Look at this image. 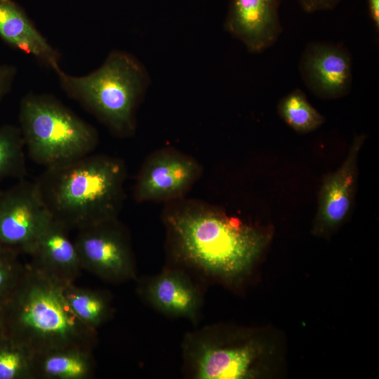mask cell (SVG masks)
I'll use <instances>...</instances> for the list:
<instances>
[{
    "mask_svg": "<svg viewBox=\"0 0 379 379\" xmlns=\"http://www.w3.org/2000/svg\"><path fill=\"white\" fill-rule=\"evenodd\" d=\"M171 201L163 219L173 265L206 281H230L248 272L267 242L263 232L214 208Z\"/></svg>",
    "mask_w": 379,
    "mask_h": 379,
    "instance_id": "6da1fadb",
    "label": "cell"
},
{
    "mask_svg": "<svg viewBox=\"0 0 379 379\" xmlns=\"http://www.w3.org/2000/svg\"><path fill=\"white\" fill-rule=\"evenodd\" d=\"M0 322L4 337L33 354L66 347L93 350L98 340L97 330L72 311L63 285L29 264L0 305Z\"/></svg>",
    "mask_w": 379,
    "mask_h": 379,
    "instance_id": "7a4b0ae2",
    "label": "cell"
},
{
    "mask_svg": "<svg viewBox=\"0 0 379 379\" xmlns=\"http://www.w3.org/2000/svg\"><path fill=\"white\" fill-rule=\"evenodd\" d=\"M125 178L121 159L91 153L46 168L35 182L52 217L79 230L117 218Z\"/></svg>",
    "mask_w": 379,
    "mask_h": 379,
    "instance_id": "3957f363",
    "label": "cell"
},
{
    "mask_svg": "<svg viewBox=\"0 0 379 379\" xmlns=\"http://www.w3.org/2000/svg\"><path fill=\"white\" fill-rule=\"evenodd\" d=\"M65 93L79 102L115 135L126 138L136 129V109L150 84L144 65L132 53L111 51L91 73L74 76L55 72Z\"/></svg>",
    "mask_w": 379,
    "mask_h": 379,
    "instance_id": "277c9868",
    "label": "cell"
},
{
    "mask_svg": "<svg viewBox=\"0 0 379 379\" xmlns=\"http://www.w3.org/2000/svg\"><path fill=\"white\" fill-rule=\"evenodd\" d=\"M19 128L29 157L46 168L91 154L97 130L54 95L29 93L20 100Z\"/></svg>",
    "mask_w": 379,
    "mask_h": 379,
    "instance_id": "5b68a950",
    "label": "cell"
},
{
    "mask_svg": "<svg viewBox=\"0 0 379 379\" xmlns=\"http://www.w3.org/2000/svg\"><path fill=\"white\" fill-rule=\"evenodd\" d=\"M218 326L187 333L182 342L185 375L194 379H243L257 374L259 344Z\"/></svg>",
    "mask_w": 379,
    "mask_h": 379,
    "instance_id": "8992f818",
    "label": "cell"
},
{
    "mask_svg": "<svg viewBox=\"0 0 379 379\" xmlns=\"http://www.w3.org/2000/svg\"><path fill=\"white\" fill-rule=\"evenodd\" d=\"M74 242L83 270L112 284L137 279L131 241L117 218L79 229Z\"/></svg>",
    "mask_w": 379,
    "mask_h": 379,
    "instance_id": "52a82bcc",
    "label": "cell"
},
{
    "mask_svg": "<svg viewBox=\"0 0 379 379\" xmlns=\"http://www.w3.org/2000/svg\"><path fill=\"white\" fill-rule=\"evenodd\" d=\"M51 218L36 182L0 190V244L26 254Z\"/></svg>",
    "mask_w": 379,
    "mask_h": 379,
    "instance_id": "ba28073f",
    "label": "cell"
},
{
    "mask_svg": "<svg viewBox=\"0 0 379 379\" xmlns=\"http://www.w3.org/2000/svg\"><path fill=\"white\" fill-rule=\"evenodd\" d=\"M201 167L192 157L173 148L149 156L138 173L134 197L138 202L180 199L195 182Z\"/></svg>",
    "mask_w": 379,
    "mask_h": 379,
    "instance_id": "9c48e42d",
    "label": "cell"
},
{
    "mask_svg": "<svg viewBox=\"0 0 379 379\" xmlns=\"http://www.w3.org/2000/svg\"><path fill=\"white\" fill-rule=\"evenodd\" d=\"M194 278L186 270L173 265L138 279L136 292L157 312L196 322L201 314L203 295Z\"/></svg>",
    "mask_w": 379,
    "mask_h": 379,
    "instance_id": "30bf717a",
    "label": "cell"
},
{
    "mask_svg": "<svg viewBox=\"0 0 379 379\" xmlns=\"http://www.w3.org/2000/svg\"><path fill=\"white\" fill-rule=\"evenodd\" d=\"M298 69L307 88L321 99L347 95L352 84V58L340 44L311 41L301 55Z\"/></svg>",
    "mask_w": 379,
    "mask_h": 379,
    "instance_id": "8fae6325",
    "label": "cell"
},
{
    "mask_svg": "<svg viewBox=\"0 0 379 379\" xmlns=\"http://www.w3.org/2000/svg\"><path fill=\"white\" fill-rule=\"evenodd\" d=\"M282 0H230L224 29L252 53L273 46L283 28L279 9Z\"/></svg>",
    "mask_w": 379,
    "mask_h": 379,
    "instance_id": "7c38bea8",
    "label": "cell"
},
{
    "mask_svg": "<svg viewBox=\"0 0 379 379\" xmlns=\"http://www.w3.org/2000/svg\"><path fill=\"white\" fill-rule=\"evenodd\" d=\"M69 230L52 217L26 253L32 267L62 285L74 283L83 270Z\"/></svg>",
    "mask_w": 379,
    "mask_h": 379,
    "instance_id": "4fadbf2b",
    "label": "cell"
},
{
    "mask_svg": "<svg viewBox=\"0 0 379 379\" xmlns=\"http://www.w3.org/2000/svg\"><path fill=\"white\" fill-rule=\"evenodd\" d=\"M366 136H356L341 166L324 180L321 188L315 230L326 232L338 225L347 215L353 200L357 158Z\"/></svg>",
    "mask_w": 379,
    "mask_h": 379,
    "instance_id": "5bb4252c",
    "label": "cell"
},
{
    "mask_svg": "<svg viewBox=\"0 0 379 379\" xmlns=\"http://www.w3.org/2000/svg\"><path fill=\"white\" fill-rule=\"evenodd\" d=\"M0 39L55 72L61 55L36 28L24 9L13 0H0Z\"/></svg>",
    "mask_w": 379,
    "mask_h": 379,
    "instance_id": "9a60e30c",
    "label": "cell"
},
{
    "mask_svg": "<svg viewBox=\"0 0 379 379\" xmlns=\"http://www.w3.org/2000/svg\"><path fill=\"white\" fill-rule=\"evenodd\" d=\"M95 366L91 349H53L33 354L32 379H88L93 376Z\"/></svg>",
    "mask_w": 379,
    "mask_h": 379,
    "instance_id": "2e32d148",
    "label": "cell"
},
{
    "mask_svg": "<svg viewBox=\"0 0 379 379\" xmlns=\"http://www.w3.org/2000/svg\"><path fill=\"white\" fill-rule=\"evenodd\" d=\"M63 293L76 316L93 329L98 330L113 315L114 308L109 293L82 288L74 283L63 285Z\"/></svg>",
    "mask_w": 379,
    "mask_h": 379,
    "instance_id": "e0dca14e",
    "label": "cell"
},
{
    "mask_svg": "<svg viewBox=\"0 0 379 379\" xmlns=\"http://www.w3.org/2000/svg\"><path fill=\"white\" fill-rule=\"evenodd\" d=\"M280 117L298 133H307L320 127L324 117L308 101L306 95L295 88L278 103Z\"/></svg>",
    "mask_w": 379,
    "mask_h": 379,
    "instance_id": "ac0fdd59",
    "label": "cell"
},
{
    "mask_svg": "<svg viewBox=\"0 0 379 379\" xmlns=\"http://www.w3.org/2000/svg\"><path fill=\"white\" fill-rule=\"evenodd\" d=\"M25 142L19 126H0V182L8 178L24 179L27 175Z\"/></svg>",
    "mask_w": 379,
    "mask_h": 379,
    "instance_id": "d6986e66",
    "label": "cell"
},
{
    "mask_svg": "<svg viewBox=\"0 0 379 379\" xmlns=\"http://www.w3.org/2000/svg\"><path fill=\"white\" fill-rule=\"evenodd\" d=\"M33 353L3 336L0 339V379H32Z\"/></svg>",
    "mask_w": 379,
    "mask_h": 379,
    "instance_id": "ffe728a7",
    "label": "cell"
},
{
    "mask_svg": "<svg viewBox=\"0 0 379 379\" xmlns=\"http://www.w3.org/2000/svg\"><path fill=\"white\" fill-rule=\"evenodd\" d=\"M20 252L0 244V305L20 280L25 265L18 259Z\"/></svg>",
    "mask_w": 379,
    "mask_h": 379,
    "instance_id": "44dd1931",
    "label": "cell"
},
{
    "mask_svg": "<svg viewBox=\"0 0 379 379\" xmlns=\"http://www.w3.org/2000/svg\"><path fill=\"white\" fill-rule=\"evenodd\" d=\"M17 72V68L13 65H0V101L11 91Z\"/></svg>",
    "mask_w": 379,
    "mask_h": 379,
    "instance_id": "7402d4cb",
    "label": "cell"
},
{
    "mask_svg": "<svg viewBox=\"0 0 379 379\" xmlns=\"http://www.w3.org/2000/svg\"><path fill=\"white\" fill-rule=\"evenodd\" d=\"M302 9L307 13L319 11H331L341 2L342 0H296Z\"/></svg>",
    "mask_w": 379,
    "mask_h": 379,
    "instance_id": "603a6c76",
    "label": "cell"
},
{
    "mask_svg": "<svg viewBox=\"0 0 379 379\" xmlns=\"http://www.w3.org/2000/svg\"><path fill=\"white\" fill-rule=\"evenodd\" d=\"M369 16L377 32H379V0H367Z\"/></svg>",
    "mask_w": 379,
    "mask_h": 379,
    "instance_id": "cb8c5ba5",
    "label": "cell"
},
{
    "mask_svg": "<svg viewBox=\"0 0 379 379\" xmlns=\"http://www.w3.org/2000/svg\"><path fill=\"white\" fill-rule=\"evenodd\" d=\"M4 336L3 335V331H2V328H1V322H0V339Z\"/></svg>",
    "mask_w": 379,
    "mask_h": 379,
    "instance_id": "d4e9b609",
    "label": "cell"
}]
</instances>
